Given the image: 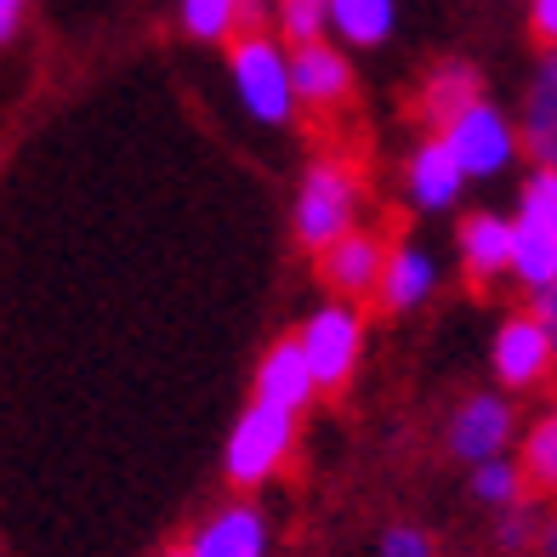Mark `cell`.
Here are the masks:
<instances>
[{
	"label": "cell",
	"instance_id": "obj_1",
	"mask_svg": "<svg viewBox=\"0 0 557 557\" xmlns=\"http://www.w3.org/2000/svg\"><path fill=\"white\" fill-rule=\"evenodd\" d=\"M227 69H234V91L250 120L262 125H285L296 114V91H290V58L268 29L257 35H234V52H227Z\"/></svg>",
	"mask_w": 557,
	"mask_h": 557
},
{
	"label": "cell",
	"instance_id": "obj_2",
	"mask_svg": "<svg viewBox=\"0 0 557 557\" xmlns=\"http://www.w3.org/2000/svg\"><path fill=\"white\" fill-rule=\"evenodd\" d=\"M352 216H359V176L342 160H319L301 176V194H296V239L308 250H324L347 234Z\"/></svg>",
	"mask_w": 557,
	"mask_h": 557
},
{
	"label": "cell",
	"instance_id": "obj_3",
	"mask_svg": "<svg viewBox=\"0 0 557 557\" xmlns=\"http://www.w3.org/2000/svg\"><path fill=\"white\" fill-rule=\"evenodd\" d=\"M296 444V416L290 410H273V404H250V410L234 421V433H227V455L222 467L234 484H262L285 467V455Z\"/></svg>",
	"mask_w": 557,
	"mask_h": 557
},
{
	"label": "cell",
	"instance_id": "obj_4",
	"mask_svg": "<svg viewBox=\"0 0 557 557\" xmlns=\"http://www.w3.org/2000/svg\"><path fill=\"white\" fill-rule=\"evenodd\" d=\"M301 359H308L313 370V387L319 393H336L347 387V375L352 364H359V352H364V319L347 308V301H331V308H319L308 324H301Z\"/></svg>",
	"mask_w": 557,
	"mask_h": 557
},
{
	"label": "cell",
	"instance_id": "obj_5",
	"mask_svg": "<svg viewBox=\"0 0 557 557\" xmlns=\"http://www.w3.org/2000/svg\"><path fill=\"white\" fill-rule=\"evenodd\" d=\"M438 137H444V148L455 154V165H461L467 176H500L506 165H512V154H518L512 120H506L495 103H484V97L467 103L455 120H444Z\"/></svg>",
	"mask_w": 557,
	"mask_h": 557
},
{
	"label": "cell",
	"instance_id": "obj_6",
	"mask_svg": "<svg viewBox=\"0 0 557 557\" xmlns=\"http://www.w3.org/2000/svg\"><path fill=\"white\" fill-rule=\"evenodd\" d=\"M557 364V342L546 336V324L535 313H518V319H506L500 324V336H495V375H500V387H541L546 375Z\"/></svg>",
	"mask_w": 557,
	"mask_h": 557
},
{
	"label": "cell",
	"instance_id": "obj_7",
	"mask_svg": "<svg viewBox=\"0 0 557 557\" xmlns=\"http://www.w3.org/2000/svg\"><path fill=\"white\" fill-rule=\"evenodd\" d=\"M382 262H387V245L364 234V227H347L342 239L319 250V273L336 296H370L375 278H382Z\"/></svg>",
	"mask_w": 557,
	"mask_h": 557
},
{
	"label": "cell",
	"instance_id": "obj_8",
	"mask_svg": "<svg viewBox=\"0 0 557 557\" xmlns=\"http://www.w3.org/2000/svg\"><path fill=\"white\" fill-rule=\"evenodd\" d=\"M290 91L296 103H313V109H336L347 103L352 91V63L324 40H308V46H290Z\"/></svg>",
	"mask_w": 557,
	"mask_h": 557
},
{
	"label": "cell",
	"instance_id": "obj_9",
	"mask_svg": "<svg viewBox=\"0 0 557 557\" xmlns=\"http://www.w3.org/2000/svg\"><path fill=\"white\" fill-rule=\"evenodd\" d=\"M506 438H512V410H506L500 398H490V393H478V398H467L461 410H455V421H449V449L461 455V461H495V455L506 449Z\"/></svg>",
	"mask_w": 557,
	"mask_h": 557
},
{
	"label": "cell",
	"instance_id": "obj_10",
	"mask_svg": "<svg viewBox=\"0 0 557 557\" xmlns=\"http://www.w3.org/2000/svg\"><path fill=\"white\" fill-rule=\"evenodd\" d=\"M183 557H268V523L257 506H222L216 518L199 523Z\"/></svg>",
	"mask_w": 557,
	"mask_h": 557
},
{
	"label": "cell",
	"instance_id": "obj_11",
	"mask_svg": "<svg viewBox=\"0 0 557 557\" xmlns=\"http://www.w3.org/2000/svg\"><path fill=\"white\" fill-rule=\"evenodd\" d=\"M313 393H319V387H313V370H308V359H301L296 336H290V342H273V347L262 352V364H257V404H273V410L301 416Z\"/></svg>",
	"mask_w": 557,
	"mask_h": 557
},
{
	"label": "cell",
	"instance_id": "obj_12",
	"mask_svg": "<svg viewBox=\"0 0 557 557\" xmlns=\"http://www.w3.org/2000/svg\"><path fill=\"white\" fill-rule=\"evenodd\" d=\"M404 188H410V199L421 211H449L455 199H461V188H467V171L455 165L444 137H426L410 154V165H404Z\"/></svg>",
	"mask_w": 557,
	"mask_h": 557
},
{
	"label": "cell",
	"instance_id": "obj_13",
	"mask_svg": "<svg viewBox=\"0 0 557 557\" xmlns=\"http://www.w3.org/2000/svg\"><path fill=\"white\" fill-rule=\"evenodd\" d=\"M433 285H438V262L421 245H393L382 262V278H375V296H382V308L410 313L433 296Z\"/></svg>",
	"mask_w": 557,
	"mask_h": 557
},
{
	"label": "cell",
	"instance_id": "obj_14",
	"mask_svg": "<svg viewBox=\"0 0 557 557\" xmlns=\"http://www.w3.org/2000/svg\"><path fill=\"white\" fill-rule=\"evenodd\" d=\"M523 148L535 154V165H557V52L541 58L535 81L523 97Z\"/></svg>",
	"mask_w": 557,
	"mask_h": 557
},
{
	"label": "cell",
	"instance_id": "obj_15",
	"mask_svg": "<svg viewBox=\"0 0 557 557\" xmlns=\"http://www.w3.org/2000/svg\"><path fill=\"white\" fill-rule=\"evenodd\" d=\"M461 262L472 273V285H490L512 268V222L495 211H478L461 222Z\"/></svg>",
	"mask_w": 557,
	"mask_h": 557
},
{
	"label": "cell",
	"instance_id": "obj_16",
	"mask_svg": "<svg viewBox=\"0 0 557 557\" xmlns=\"http://www.w3.org/2000/svg\"><path fill=\"white\" fill-rule=\"evenodd\" d=\"M478 91H484V81H478L472 63H438L433 74H426V86H421V114L433 125H444L467 103H478Z\"/></svg>",
	"mask_w": 557,
	"mask_h": 557
},
{
	"label": "cell",
	"instance_id": "obj_17",
	"mask_svg": "<svg viewBox=\"0 0 557 557\" xmlns=\"http://www.w3.org/2000/svg\"><path fill=\"white\" fill-rule=\"evenodd\" d=\"M512 278H523L529 290H541L557 278V234L535 222H512Z\"/></svg>",
	"mask_w": 557,
	"mask_h": 557
},
{
	"label": "cell",
	"instance_id": "obj_18",
	"mask_svg": "<svg viewBox=\"0 0 557 557\" xmlns=\"http://www.w3.org/2000/svg\"><path fill=\"white\" fill-rule=\"evenodd\" d=\"M398 7L393 0H331V29L347 46H382L393 35Z\"/></svg>",
	"mask_w": 557,
	"mask_h": 557
},
{
	"label": "cell",
	"instance_id": "obj_19",
	"mask_svg": "<svg viewBox=\"0 0 557 557\" xmlns=\"http://www.w3.org/2000/svg\"><path fill=\"white\" fill-rule=\"evenodd\" d=\"M324 29H331V0H278V40L285 46L324 40Z\"/></svg>",
	"mask_w": 557,
	"mask_h": 557
},
{
	"label": "cell",
	"instance_id": "obj_20",
	"mask_svg": "<svg viewBox=\"0 0 557 557\" xmlns=\"http://www.w3.org/2000/svg\"><path fill=\"white\" fill-rule=\"evenodd\" d=\"M523 478L535 490L557 495V416H546L535 433H529V444H523Z\"/></svg>",
	"mask_w": 557,
	"mask_h": 557
},
{
	"label": "cell",
	"instance_id": "obj_21",
	"mask_svg": "<svg viewBox=\"0 0 557 557\" xmlns=\"http://www.w3.org/2000/svg\"><path fill=\"white\" fill-rule=\"evenodd\" d=\"M176 12H183V29L194 40H222V35H234L239 0H176Z\"/></svg>",
	"mask_w": 557,
	"mask_h": 557
},
{
	"label": "cell",
	"instance_id": "obj_22",
	"mask_svg": "<svg viewBox=\"0 0 557 557\" xmlns=\"http://www.w3.org/2000/svg\"><path fill=\"white\" fill-rule=\"evenodd\" d=\"M518 222H535V227H552V234H557V165H541V171L523 183Z\"/></svg>",
	"mask_w": 557,
	"mask_h": 557
},
{
	"label": "cell",
	"instance_id": "obj_23",
	"mask_svg": "<svg viewBox=\"0 0 557 557\" xmlns=\"http://www.w3.org/2000/svg\"><path fill=\"white\" fill-rule=\"evenodd\" d=\"M472 495L478 500H490V506H518V495H523V472L512 467V461H478V472H472Z\"/></svg>",
	"mask_w": 557,
	"mask_h": 557
},
{
	"label": "cell",
	"instance_id": "obj_24",
	"mask_svg": "<svg viewBox=\"0 0 557 557\" xmlns=\"http://www.w3.org/2000/svg\"><path fill=\"white\" fill-rule=\"evenodd\" d=\"M382 557H433V541H426L421 529L398 523V529H387V535H382Z\"/></svg>",
	"mask_w": 557,
	"mask_h": 557
},
{
	"label": "cell",
	"instance_id": "obj_25",
	"mask_svg": "<svg viewBox=\"0 0 557 557\" xmlns=\"http://www.w3.org/2000/svg\"><path fill=\"white\" fill-rule=\"evenodd\" d=\"M529 29H535L541 46L557 52V0H529Z\"/></svg>",
	"mask_w": 557,
	"mask_h": 557
},
{
	"label": "cell",
	"instance_id": "obj_26",
	"mask_svg": "<svg viewBox=\"0 0 557 557\" xmlns=\"http://www.w3.org/2000/svg\"><path fill=\"white\" fill-rule=\"evenodd\" d=\"M529 313H535V319L546 324V336L557 342V278H552V285H541V290H535V308H529Z\"/></svg>",
	"mask_w": 557,
	"mask_h": 557
},
{
	"label": "cell",
	"instance_id": "obj_27",
	"mask_svg": "<svg viewBox=\"0 0 557 557\" xmlns=\"http://www.w3.org/2000/svg\"><path fill=\"white\" fill-rule=\"evenodd\" d=\"M262 17H268V0H239L234 29H239V35H257V29H262Z\"/></svg>",
	"mask_w": 557,
	"mask_h": 557
},
{
	"label": "cell",
	"instance_id": "obj_28",
	"mask_svg": "<svg viewBox=\"0 0 557 557\" xmlns=\"http://www.w3.org/2000/svg\"><path fill=\"white\" fill-rule=\"evenodd\" d=\"M529 529H535V523H529V512H506V523H500V546H523V541H529Z\"/></svg>",
	"mask_w": 557,
	"mask_h": 557
},
{
	"label": "cell",
	"instance_id": "obj_29",
	"mask_svg": "<svg viewBox=\"0 0 557 557\" xmlns=\"http://www.w3.org/2000/svg\"><path fill=\"white\" fill-rule=\"evenodd\" d=\"M23 7H29V0H0V46H7V40L17 35V23H23Z\"/></svg>",
	"mask_w": 557,
	"mask_h": 557
},
{
	"label": "cell",
	"instance_id": "obj_30",
	"mask_svg": "<svg viewBox=\"0 0 557 557\" xmlns=\"http://www.w3.org/2000/svg\"><path fill=\"white\" fill-rule=\"evenodd\" d=\"M541 546H546V557H557V518L541 529Z\"/></svg>",
	"mask_w": 557,
	"mask_h": 557
}]
</instances>
